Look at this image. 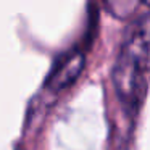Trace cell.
<instances>
[{"instance_id":"cell-2","label":"cell","mask_w":150,"mask_h":150,"mask_svg":"<svg viewBox=\"0 0 150 150\" xmlns=\"http://www.w3.org/2000/svg\"><path fill=\"white\" fill-rule=\"evenodd\" d=\"M121 50L139 63L144 71H150V11L144 13L127 31Z\"/></svg>"},{"instance_id":"cell-5","label":"cell","mask_w":150,"mask_h":150,"mask_svg":"<svg viewBox=\"0 0 150 150\" xmlns=\"http://www.w3.org/2000/svg\"><path fill=\"white\" fill-rule=\"evenodd\" d=\"M142 2H144V4L147 5V7H150V0H142Z\"/></svg>"},{"instance_id":"cell-4","label":"cell","mask_w":150,"mask_h":150,"mask_svg":"<svg viewBox=\"0 0 150 150\" xmlns=\"http://www.w3.org/2000/svg\"><path fill=\"white\" fill-rule=\"evenodd\" d=\"M107 10L120 20H127L134 15L142 0H103Z\"/></svg>"},{"instance_id":"cell-3","label":"cell","mask_w":150,"mask_h":150,"mask_svg":"<svg viewBox=\"0 0 150 150\" xmlns=\"http://www.w3.org/2000/svg\"><path fill=\"white\" fill-rule=\"evenodd\" d=\"M86 65V55L82 50H74L68 53L58 65L53 68L47 79L45 86L52 92H60L63 89L69 87L76 79L81 76Z\"/></svg>"},{"instance_id":"cell-1","label":"cell","mask_w":150,"mask_h":150,"mask_svg":"<svg viewBox=\"0 0 150 150\" xmlns=\"http://www.w3.org/2000/svg\"><path fill=\"white\" fill-rule=\"evenodd\" d=\"M116 97L127 116H134L145 95V71L124 50H120L113 68Z\"/></svg>"}]
</instances>
